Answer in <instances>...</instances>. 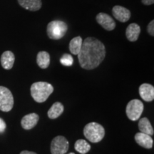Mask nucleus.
<instances>
[{
	"instance_id": "aec40b11",
	"label": "nucleus",
	"mask_w": 154,
	"mask_h": 154,
	"mask_svg": "<svg viewBox=\"0 0 154 154\" xmlns=\"http://www.w3.org/2000/svg\"><path fill=\"white\" fill-rule=\"evenodd\" d=\"M74 149L81 154H86L90 151L91 146L86 140L84 139H79L75 143Z\"/></svg>"
},
{
	"instance_id": "423d86ee",
	"label": "nucleus",
	"mask_w": 154,
	"mask_h": 154,
	"mask_svg": "<svg viewBox=\"0 0 154 154\" xmlns=\"http://www.w3.org/2000/svg\"><path fill=\"white\" fill-rule=\"evenodd\" d=\"M14 106V97L9 88L0 86V110L9 112Z\"/></svg>"
},
{
	"instance_id": "9b49d317",
	"label": "nucleus",
	"mask_w": 154,
	"mask_h": 154,
	"mask_svg": "<svg viewBox=\"0 0 154 154\" xmlns=\"http://www.w3.org/2000/svg\"><path fill=\"white\" fill-rule=\"evenodd\" d=\"M139 94L145 101L151 102L154 99V87L149 84H143L139 87Z\"/></svg>"
},
{
	"instance_id": "39448f33",
	"label": "nucleus",
	"mask_w": 154,
	"mask_h": 154,
	"mask_svg": "<svg viewBox=\"0 0 154 154\" xmlns=\"http://www.w3.org/2000/svg\"><path fill=\"white\" fill-rule=\"evenodd\" d=\"M143 103L138 99H133L126 106V116L131 121H135L140 119L143 111Z\"/></svg>"
},
{
	"instance_id": "b1692460",
	"label": "nucleus",
	"mask_w": 154,
	"mask_h": 154,
	"mask_svg": "<svg viewBox=\"0 0 154 154\" xmlns=\"http://www.w3.org/2000/svg\"><path fill=\"white\" fill-rule=\"evenodd\" d=\"M144 5H151L154 3V0H141Z\"/></svg>"
},
{
	"instance_id": "f257e3e1",
	"label": "nucleus",
	"mask_w": 154,
	"mask_h": 154,
	"mask_svg": "<svg viewBox=\"0 0 154 154\" xmlns=\"http://www.w3.org/2000/svg\"><path fill=\"white\" fill-rule=\"evenodd\" d=\"M77 56L81 67L91 70L99 66L104 59L105 46L97 38L88 37L83 42L82 49Z\"/></svg>"
},
{
	"instance_id": "f8f14e48",
	"label": "nucleus",
	"mask_w": 154,
	"mask_h": 154,
	"mask_svg": "<svg viewBox=\"0 0 154 154\" xmlns=\"http://www.w3.org/2000/svg\"><path fill=\"white\" fill-rule=\"evenodd\" d=\"M39 117L35 113H32L24 116L21 121L22 128L25 130H30L37 124Z\"/></svg>"
},
{
	"instance_id": "5701e85b",
	"label": "nucleus",
	"mask_w": 154,
	"mask_h": 154,
	"mask_svg": "<svg viewBox=\"0 0 154 154\" xmlns=\"http://www.w3.org/2000/svg\"><path fill=\"white\" fill-rule=\"evenodd\" d=\"M6 123L5 122V121L3 120L2 119L0 118V133H2L5 131V130L6 129Z\"/></svg>"
},
{
	"instance_id": "7ed1b4c3",
	"label": "nucleus",
	"mask_w": 154,
	"mask_h": 154,
	"mask_svg": "<svg viewBox=\"0 0 154 154\" xmlns=\"http://www.w3.org/2000/svg\"><path fill=\"white\" fill-rule=\"evenodd\" d=\"M84 134L86 139L91 143H99L105 136V129L101 124L91 122L84 128Z\"/></svg>"
},
{
	"instance_id": "6ab92c4d",
	"label": "nucleus",
	"mask_w": 154,
	"mask_h": 154,
	"mask_svg": "<svg viewBox=\"0 0 154 154\" xmlns=\"http://www.w3.org/2000/svg\"><path fill=\"white\" fill-rule=\"evenodd\" d=\"M83 43L82 38L81 36H76L73 38L69 43V50L71 53L74 55H78L79 53Z\"/></svg>"
},
{
	"instance_id": "20e7f679",
	"label": "nucleus",
	"mask_w": 154,
	"mask_h": 154,
	"mask_svg": "<svg viewBox=\"0 0 154 154\" xmlns=\"http://www.w3.org/2000/svg\"><path fill=\"white\" fill-rule=\"evenodd\" d=\"M68 30V26L63 21H51L47 25V35L51 39L58 40L63 38Z\"/></svg>"
},
{
	"instance_id": "0eeeda50",
	"label": "nucleus",
	"mask_w": 154,
	"mask_h": 154,
	"mask_svg": "<svg viewBox=\"0 0 154 154\" xmlns=\"http://www.w3.org/2000/svg\"><path fill=\"white\" fill-rule=\"evenodd\" d=\"M69 141L62 136H58L52 140L51 143V154H65L68 151Z\"/></svg>"
},
{
	"instance_id": "393cba45",
	"label": "nucleus",
	"mask_w": 154,
	"mask_h": 154,
	"mask_svg": "<svg viewBox=\"0 0 154 154\" xmlns=\"http://www.w3.org/2000/svg\"><path fill=\"white\" fill-rule=\"evenodd\" d=\"M20 154H36L34 152H32V151H23L20 153Z\"/></svg>"
},
{
	"instance_id": "2eb2a0df",
	"label": "nucleus",
	"mask_w": 154,
	"mask_h": 154,
	"mask_svg": "<svg viewBox=\"0 0 154 154\" xmlns=\"http://www.w3.org/2000/svg\"><path fill=\"white\" fill-rule=\"evenodd\" d=\"M18 2L23 8L32 11L39 10L42 6V0H18Z\"/></svg>"
},
{
	"instance_id": "9d476101",
	"label": "nucleus",
	"mask_w": 154,
	"mask_h": 154,
	"mask_svg": "<svg viewBox=\"0 0 154 154\" xmlns=\"http://www.w3.org/2000/svg\"><path fill=\"white\" fill-rule=\"evenodd\" d=\"M135 140L138 145L143 147L144 149H150L153 147V140L151 136L139 132L135 135Z\"/></svg>"
},
{
	"instance_id": "4468645a",
	"label": "nucleus",
	"mask_w": 154,
	"mask_h": 154,
	"mask_svg": "<svg viewBox=\"0 0 154 154\" xmlns=\"http://www.w3.org/2000/svg\"><path fill=\"white\" fill-rule=\"evenodd\" d=\"M15 57L13 52L10 51H6L1 56L2 66L6 70H9L14 66Z\"/></svg>"
},
{
	"instance_id": "412c9836",
	"label": "nucleus",
	"mask_w": 154,
	"mask_h": 154,
	"mask_svg": "<svg viewBox=\"0 0 154 154\" xmlns=\"http://www.w3.org/2000/svg\"><path fill=\"white\" fill-rule=\"evenodd\" d=\"M60 62L63 66H70L73 64V62H74V59H73V57L69 54H65L62 56V57L61 58Z\"/></svg>"
},
{
	"instance_id": "ddd939ff",
	"label": "nucleus",
	"mask_w": 154,
	"mask_h": 154,
	"mask_svg": "<svg viewBox=\"0 0 154 154\" xmlns=\"http://www.w3.org/2000/svg\"><path fill=\"white\" fill-rule=\"evenodd\" d=\"M140 33V26L136 23H132L126 28V36L127 39L130 42L137 41Z\"/></svg>"
},
{
	"instance_id": "dca6fc26",
	"label": "nucleus",
	"mask_w": 154,
	"mask_h": 154,
	"mask_svg": "<svg viewBox=\"0 0 154 154\" xmlns=\"http://www.w3.org/2000/svg\"><path fill=\"white\" fill-rule=\"evenodd\" d=\"M63 110H64V107L62 103L60 102H56L48 111V117L51 119H57L62 114Z\"/></svg>"
},
{
	"instance_id": "f03ea898",
	"label": "nucleus",
	"mask_w": 154,
	"mask_h": 154,
	"mask_svg": "<svg viewBox=\"0 0 154 154\" xmlns=\"http://www.w3.org/2000/svg\"><path fill=\"white\" fill-rule=\"evenodd\" d=\"M31 95L37 103H43L53 93L54 87L47 82H38L31 86Z\"/></svg>"
},
{
	"instance_id": "a211bd4d",
	"label": "nucleus",
	"mask_w": 154,
	"mask_h": 154,
	"mask_svg": "<svg viewBox=\"0 0 154 154\" xmlns=\"http://www.w3.org/2000/svg\"><path fill=\"white\" fill-rule=\"evenodd\" d=\"M138 128L140 131L143 134H148L149 136H153L154 131L153 126L147 118H142L138 121Z\"/></svg>"
},
{
	"instance_id": "4be33fe9",
	"label": "nucleus",
	"mask_w": 154,
	"mask_h": 154,
	"mask_svg": "<svg viewBox=\"0 0 154 154\" xmlns=\"http://www.w3.org/2000/svg\"><path fill=\"white\" fill-rule=\"evenodd\" d=\"M147 31L149 34L151 36H154V21L152 20L151 22H149V25L147 26Z\"/></svg>"
},
{
	"instance_id": "a878e982",
	"label": "nucleus",
	"mask_w": 154,
	"mask_h": 154,
	"mask_svg": "<svg viewBox=\"0 0 154 154\" xmlns=\"http://www.w3.org/2000/svg\"><path fill=\"white\" fill-rule=\"evenodd\" d=\"M69 154H75L74 153H69Z\"/></svg>"
},
{
	"instance_id": "6e6552de",
	"label": "nucleus",
	"mask_w": 154,
	"mask_h": 154,
	"mask_svg": "<svg viewBox=\"0 0 154 154\" xmlns=\"http://www.w3.org/2000/svg\"><path fill=\"white\" fill-rule=\"evenodd\" d=\"M96 22L101 25L104 29L107 31H112L116 28V22L110 15L106 13L101 12L96 17Z\"/></svg>"
},
{
	"instance_id": "f3484780",
	"label": "nucleus",
	"mask_w": 154,
	"mask_h": 154,
	"mask_svg": "<svg viewBox=\"0 0 154 154\" xmlns=\"http://www.w3.org/2000/svg\"><path fill=\"white\" fill-rule=\"evenodd\" d=\"M36 63L41 69H47L50 64V55L47 51H42L38 53L36 57Z\"/></svg>"
},
{
	"instance_id": "1a4fd4ad",
	"label": "nucleus",
	"mask_w": 154,
	"mask_h": 154,
	"mask_svg": "<svg viewBox=\"0 0 154 154\" xmlns=\"http://www.w3.org/2000/svg\"><path fill=\"white\" fill-rule=\"evenodd\" d=\"M113 16L119 22L125 23L131 18V11L122 6L116 5L112 9Z\"/></svg>"
}]
</instances>
